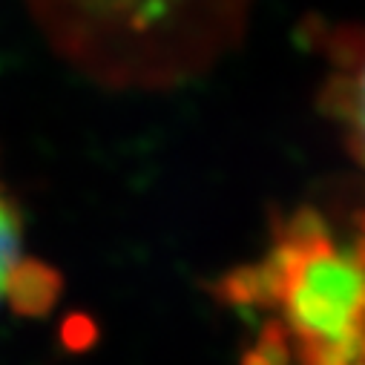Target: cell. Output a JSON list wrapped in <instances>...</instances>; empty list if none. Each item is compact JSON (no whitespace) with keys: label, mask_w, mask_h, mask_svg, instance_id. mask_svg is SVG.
Listing matches in <instances>:
<instances>
[{"label":"cell","mask_w":365,"mask_h":365,"mask_svg":"<svg viewBox=\"0 0 365 365\" xmlns=\"http://www.w3.org/2000/svg\"><path fill=\"white\" fill-rule=\"evenodd\" d=\"M264 279L305 365H365V262L356 253L322 233L291 236Z\"/></svg>","instance_id":"1"},{"label":"cell","mask_w":365,"mask_h":365,"mask_svg":"<svg viewBox=\"0 0 365 365\" xmlns=\"http://www.w3.org/2000/svg\"><path fill=\"white\" fill-rule=\"evenodd\" d=\"M72 4L81 12L96 15L104 24L144 32L155 24H164L178 6H185L187 0H72Z\"/></svg>","instance_id":"2"},{"label":"cell","mask_w":365,"mask_h":365,"mask_svg":"<svg viewBox=\"0 0 365 365\" xmlns=\"http://www.w3.org/2000/svg\"><path fill=\"white\" fill-rule=\"evenodd\" d=\"M21 259V219L12 205L0 196V299L6 297Z\"/></svg>","instance_id":"3"},{"label":"cell","mask_w":365,"mask_h":365,"mask_svg":"<svg viewBox=\"0 0 365 365\" xmlns=\"http://www.w3.org/2000/svg\"><path fill=\"white\" fill-rule=\"evenodd\" d=\"M348 113H351V133H354V144L365 161V61L359 63V69L354 72L351 81V96H348Z\"/></svg>","instance_id":"4"}]
</instances>
